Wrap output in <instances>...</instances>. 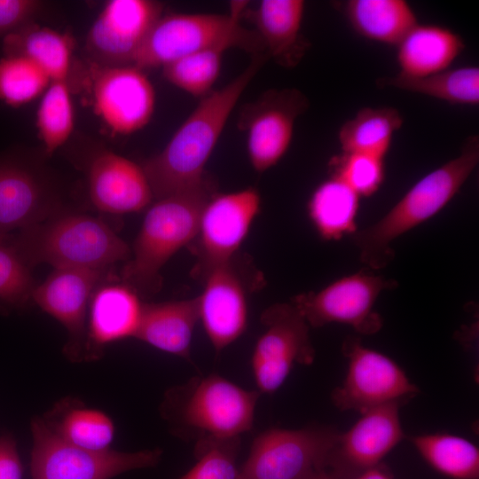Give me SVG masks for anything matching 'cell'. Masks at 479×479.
Returning <instances> with one entry per match:
<instances>
[{
    "mask_svg": "<svg viewBox=\"0 0 479 479\" xmlns=\"http://www.w3.org/2000/svg\"><path fill=\"white\" fill-rule=\"evenodd\" d=\"M228 50L218 46L205 49L162 67L165 79L193 97H205L219 76L223 53Z\"/></svg>",
    "mask_w": 479,
    "mask_h": 479,
    "instance_id": "cell-33",
    "label": "cell"
},
{
    "mask_svg": "<svg viewBox=\"0 0 479 479\" xmlns=\"http://www.w3.org/2000/svg\"><path fill=\"white\" fill-rule=\"evenodd\" d=\"M309 106L306 96L297 89L269 90L246 105L238 126L247 134V148L253 169L264 172L287 152L297 118Z\"/></svg>",
    "mask_w": 479,
    "mask_h": 479,
    "instance_id": "cell-14",
    "label": "cell"
},
{
    "mask_svg": "<svg viewBox=\"0 0 479 479\" xmlns=\"http://www.w3.org/2000/svg\"><path fill=\"white\" fill-rule=\"evenodd\" d=\"M261 393L209 374L169 389L161 412L176 431L196 432L198 438L240 437L251 429Z\"/></svg>",
    "mask_w": 479,
    "mask_h": 479,
    "instance_id": "cell-6",
    "label": "cell"
},
{
    "mask_svg": "<svg viewBox=\"0 0 479 479\" xmlns=\"http://www.w3.org/2000/svg\"><path fill=\"white\" fill-rule=\"evenodd\" d=\"M377 84L425 95L452 105L475 106L479 104V67L475 66L450 67L423 77L397 74L377 80Z\"/></svg>",
    "mask_w": 479,
    "mask_h": 479,
    "instance_id": "cell-30",
    "label": "cell"
},
{
    "mask_svg": "<svg viewBox=\"0 0 479 479\" xmlns=\"http://www.w3.org/2000/svg\"><path fill=\"white\" fill-rule=\"evenodd\" d=\"M263 332L251 358L260 393L271 394L284 383L295 364L310 365L315 350L310 326L293 303H275L261 315Z\"/></svg>",
    "mask_w": 479,
    "mask_h": 479,
    "instance_id": "cell-12",
    "label": "cell"
},
{
    "mask_svg": "<svg viewBox=\"0 0 479 479\" xmlns=\"http://www.w3.org/2000/svg\"><path fill=\"white\" fill-rule=\"evenodd\" d=\"M338 436L328 427L268 429L255 438L237 479H299L326 469Z\"/></svg>",
    "mask_w": 479,
    "mask_h": 479,
    "instance_id": "cell-9",
    "label": "cell"
},
{
    "mask_svg": "<svg viewBox=\"0 0 479 479\" xmlns=\"http://www.w3.org/2000/svg\"><path fill=\"white\" fill-rule=\"evenodd\" d=\"M67 82L51 81L37 109L36 127L49 155L68 140L75 127V110Z\"/></svg>",
    "mask_w": 479,
    "mask_h": 479,
    "instance_id": "cell-32",
    "label": "cell"
},
{
    "mask_svg": "<svg viewBox=\"0 0 479 479\" xmlns=\"http://www.w3.org/2000/svg\"><path fill=\"white\" fill-rule=\"evenodd\" d=\"M36 286L30 267L4 242H0V300L12 306H23Z\"/></svg>",
    "mask_w": 479,
    "mask_h": 479,
    "instance_id": "cell-37",
    "label": "cell"
},
{
    "mask_svg": "<svg viewBox=\"0 0 479 479\" xmlns=\"http://www.w3.org/2000/svg\"><path fill=\"white\" fill-rule=\"evenodd\" d=\"M216 193L210 177L200 185L161 199L148 208L123 266L122 282L140 296L161 287V271L181 248L194 240L202 209Z\"/></svg>",
    "mask_w": 479,
    "mask_h": 479,
    "instance_id": "cell-4",
    "label": "cell"
},
{
    "mask_svg": "<svg viewBox=\"0 0 479 479\" xmlns=\"http://www.w3.org/2000/svg\"><path fill=\"white\" fill-rule=\"evenodd\" d=\"M360 197L340 178L330 175L312 192L308 204L310 220L326 240L354 233Z\"/></svg>",
    "mask_w": 479,
    "mask_h": 479,
    "instance_id": "cell-28",
    "label": "cell"
},
{
    "mask_svg": "<svg viewBox=\"0 0 479 479\" xmlns=\"http://www.w3.org/2000/svg\"><path fill=\"white\" fill-rule=\"evenodd\" d=\"M261 205V195L254 187L211 196L202 209L197 234L189 245L196 258L192 271L196 279L239 253Z\"/></svg>",
    "mask_w": 479,
    "mask_h": 479,
    "instance_id": "cell-13",
    "label": "cell"
},
{
    "mask_svg": "<svg viewBox=\"0 0 479 479\" xmlns=\"http://www.w3.org/2000/svg\"><path fill=\"white\" fill-rule=\"evenodd\" d=\"M337 5L357 34L388 45L397 46L418 23L405 0H348Z\"/></svg>",
    "mask_w": 479,
    "mask_h": 479,
    "instance_id": "cell-25",
    "label": "cell"
},
{
    "mask_svg": "<svg viewBox=\"0 0 479 479\" xmlns=\"http://www.w3.org/2000/svg\"><path fill=\"white\" fill-rule=\"evenodd\" d=\"M424 459L453 479H478L479 451L470 441L450 434H427L411 438Z\"/></svg>",
    "mask_w": 479,
    "mask_h": 479,
    "instance_id": "cell-31",
    "label": "cell"
},
{
    "mask_svg": "<svg viewBox=\"0 0 479 479\" xmlns=\"http://www.w3.org/2000/svg\"><path fill=\"white\" fill-rule=\"evenodd\" d=\"M45 184L29 166L11 156L0 158V242L54 213Z\"/></svg>",
    "mask_w": 479,
    "mask_h": 479,
    "instance_id": "cell-20",
    "label": "cell"
},
{
    "mask_svg": "<svg viewBox=\"0 0 479 479\" xmlns=\"http://www.w3.org/2000/svg\"><path fill=\"white\" fill-rule=\"evenodd\" d=\"M41 8L36 0H0V38L34 22Z\"/></svg>",
    "mask_w": 479,
    "mask_h": 479,
    "instance_id": "cell-38",
    "label": "cell"
},
{
    "mask_svg": "<svg viewBox=\"0 0 479 479\" xmlns=\"http://www.w3.org/2000/svg\"><path fill=\"white\" fill-rule=\"evenodd\" d=\"M73 38L66 33L31 22L2 41L5 56L27 58L49 75L51 82L68 80Z\"/></svg>",
    "mask_w": 479,
    "mask_h": 479,
    "instance_id": "cell-26",
    "label": "cell"
},
{
    "mask_svg": "<svg viewBox=\"0 0 479 479\" xmlns=\"http://www.w3.org/2000/svg\"><path fill=\"white\" fill-rule=\"evenodd\" d=\"M403 123V116L394 107H363L339 130L338 141L342 152L385 159L393 136Z\"/></svg>",
    "mask_w": 479,
    "mask_h": 479,
    "instance_id": "cell-29",
    "label": "cell"
},
{
    "mask_svg": "<svg viewBox=\"0 0 479 479\" xmlns=\"http://www.w3.org/2000/svg\"><path fill=\"white\" fill-rule=\"evenodd\" d=\"M199 319L197 297L144 303L136 339L191 361L193 331Z\"/></svg>",
    "mask_w": 479,
    "mask_h": 479,
    "instance_id": "cell-24",
    "label": "cell"
},
{
    "mask_svg": "<svg viewBox=\"0 0 479 479\" xmlns=\"http://www.w3.org/2000/svg\"><path fill=\"white\" fill-rule=\"evenodd\" d=\"M342 349L348 371L342 384L332 393L338 409L362 413L388 404H400L419 392L398 365L364 346L358 337L346 338Z\"/></svg>",
    "mask_w": 479,
    "mask_h": 479,
    "instance_id": "cell-11",
    "label": "cell"
},
{
    "mask_svg": "<svg viewBox=\"0 0 479 479\" xmlns=\"http://www.w3.org/2000/svg\"><path fill=\"white\" fill-rule=\"evenodd\" d=\"M108 271L54 269L47 279L36 285L33 290L31 300L65 327L67 342L64 352L71 361H88L89 304L93 293L102 284Z\"/></svg>",
    "mask_w": 479,
    "mask_h": 479,
    "instance_id": "cell-16",
    "label": "cell"
},
{
    "mask_svg": "<svg viewBox=\"0 0 479 479\" xmlns=\"http://www.w3.org/2000/svg\"><path fill=\"white\" fill-rule=\"evenodd\" d=\"M396 47L398 75L423 77L450 68L466 44L446 27L417 23Z\"/></svg>",
    "mask_w": 479,
    "mask_h": 479,
    "instance_id": "cell-23",
    "label": "cell"
},
{
    "mask_svg": "<svg viewBox=\"0 0 479 479\" xmlns=\"http://www.w3.org/2000/svg\"><path fill=\"white\" fill-rule=\"evenodd\" d=\"M247 5V1H232L228 14L161 15L137 51L132 66L141 70L162 67L186 55L218 46L239 48L252 56L266 53L257 32L240 24Z\"/></svg>",
    "mask_w": 479,
    "mask_h": 479,
    "instance_id": "cell-5",
    "label": "cell"
},
{
    "mask_svg": "<svg viewBox=\"0 0 479 479\" xmlns=\"http://www.w3.org/2000/svg\"><path fill=\"white\" fill-rule=\"evenodd\" d=\"M202 291L197 296L199 319L216 353L238 340L248 319V294L259 289L263 275L239 253L213 266L199 279Z\"/></svg>",
    "mask_w": 479,
    "mask_h": 479,
    "instance_id": "cell-8",
    "label": "cell"
},
{
    "mask_svg": "<svg viewBox=\"0 0 479 479\" xmlns=\"http://www.w3.org/2000/svg\"><path fill=\"white\" fill-rule=\"evenodd\" d=\"M92 204L109 214L139 212L153 200L142 166L111 151L96 154L88 169Z\"/></svg>",
    "mask_w": 479,
    "mask_h": 479,
    "instance_id": "cell-19",
    "label": "cell"
},
{
    "mask_svg": "<svg viewBox=\"0 0 479 479\" xmlns=\"http://www.w3.org/2000/svg\"><path fill=\"white\" fill-rule=\"evenodd\" d=\"M31 268L109 270L127 262L130 249L102 220L82 214H60L22 229L4 242Z\"/></svg>",
    "mask_w": 479,
    "mask_h": 479,
    "instance_id": "cell-3",
    "label": "cell"
},
{
    "mask_svg": "<svg viewBox=\"0 0 479 479\" xmlns=\"http://www.w3.org/2000/svg\"><path fill=\"white\" fill-rule=\"evenodd\" d=\"M162 11L163 4L158 1L106 2L91 25L86 40V49L96 66H132Z\"/></svg>",
    "mask_w": 479,
    "mask_h": 479,
    "instance_id": "cell-15",
    "label": "cell"
},
{
    "mask_svg": "<svg viewBox=\"0 0 479 479\" xmlns=\"http://www.w3.org/2000/svg\"><path fill=\"white\" fill-rule=\"evenodd\" d=\"M32 479H112L128 471L155 467L159 448L137 452L93 451L61 439L43 420L31 422Z\"/></svg>",
    "mask_w": 479,
    "mask_h": 479,
    "instance_id": "cell-7",
    "label": "cell"
},
{
    "mask_svg": "<svg viewBox=\"0 0 479 479\" xmlns=\"http://www.w3.org/2000/svg\"><path fill=\"white\" fill-rule=\"evenodd\" d=\"M299 479H333L332 476L324 468L312 470Z\"/></svg>",
    "mask_w": 479,
    "mask_h": 479,
    "instance_id": "cell-41",
    "label": "cell"
},
{
    "mask_svg": "<svg viewBox=\"0 0 479 479\" xmlns=\"http://www.w3.org/2000/svg\"><path fill=\"white\" fill-rule=\"evenodd\" d=\"M304 10L302 0H263L248 14L269 59L282 67H295L310 47L301 31Z\"/></svg>",
    "mask_w": 479,
    "mask_h": 479,
    "instance_id": "cell-22",
    "label": "cell"
},
{
    "mask_svg": "<svg viewBox=\"0 0 479 479\" xmlns=\"http://www.w3.org/2000/svg\"><path fill=\"white\" fill-rule=\"evenodd\" d=\"M0 479H22V464L15 440L0 436Z\"/></svg>",
    "mask_w": 479,
    "mask_h": 479,
    "instance_id": "cell-39",
    "label": "cell"
},
{
    "mask_svg": "<svg viewBox=\"0 0 479 479\" xmlns=\"http://www.w3.org/2000/svg\"><path fill=\"white\" fill-rule=\"evenodd\" d=\"M398 410V404L366 410L348 431L339 433L326 466L332 467L333 479H353L378 466L404 437Z\"/></svg>",
    "mask_w": 479,
    "mask_h": 479,
    "instance_id": "cell-18",
    "label": "cell"
},
{
    "mask_svg": "<svg viewBox=\"0 0 479 479\" xmlns=\"http://www.w3.org/2000/svg\"><path fill=\"white\" fill-rule=\"evenodd\" d=\"M479 162V137L466 138L460 153L418 180L376 223L354 232L360 261L381 269L395 255L392 243L440 212L459 192Z\"/></svg>",
    "mask_w": 479,
    "mask_h": 479,
    "instance_id": "cell-2",
    "label": "cell"
},
{
    "mask_svg": "<svg viewBox=\"0 0 479 479\" xmlns=\"http://www.w3.org/2000/svg\"><path fill=\"white\" fill-rule=\"evenodd\" d=\"M141 296L122 283L100 285L93 293L87 317V358L96 359L108 344L135 338L144 303Z\"/></svg>",
    "mask_w": 479,
    "mask_h": 479,
    "instance_id": "cell-21",
    "label": "cell"
},
{
    "mask_svg": "<svg viewBox=\"0 0 479 479\" xmlns=\"http://www.w3.org/2000/svg\"><path fill=\"white\" fill-rule=\"evenodd\" d=\"M240 437H200L194 448L195 465L180 479H237Z\"/></svg>",
    "mask_w": 479,
    "mask_h": 479,
    "instance_id": "cell-35",
    "label": "cell"
},
{
    "mask_svg": "<svg viewBox=\"0 0 479 479\" xmlns=\"http://www.w3.org/2000/svg\"><path fill=\"white\" fill-rule=\"evenodd\" d=\"M329 169L359 197L374 194L385 178L384 159L365 153L342 152L330 160Z\"/></svg>",
    "mask_w": 479,
    "mask_h": 479,
    "instance_id": "cell-36",
    "label": "cell"
},
{
    "mask_svg": "<svg viewBox=\"0 0 479 479\" xmlns=\"http://www.w3.org/2000/svg\"><path fill=\"white\" fill-rule=\"evenodd\" d=\"M42 418L61 439L81 448L104 451L110 449L114 440L112 419L75 399L57 403Z\"/></svg>",
    "mask_w": 479,
    "mask_h": 479,
    "instance_id": "cell-27",
    "label": "cell"
},
{
    "mask_svg": "<svg viewBox=\"0 0 479 479\" xmlns=\"http://www.w3.org/2000/svg\"><path fill=\"white\" fill-rule=\"evenodd\" d=\"M268 59L266 53L252 56L242 73L223 88L201 98L164 149L142 165L153 199L192 189L208 178L206 163L232 111Z\"/></svg>",
    "mask_w": 479,
    "mask_h": 479,
    "instance_id": "cell-1",
    "label": "cell"
},
{
    "mask_svg": "<svg viewBox=\"0 0 479 479\" xmlns=\"http://www.w3.org/2000/svg\"><path fill=\"white\" fill-rule=\"evenodd\" d=\"M93 70L94 110L114 133H134L150 122L155 107L151 81L134 66L98 67Z\"/></svg>",
    "mask_w": 479,
    "mask_h": 479,
    "instance_id": "cell-17",
    "label": "cell"
},
{
    "mask_svg": "<svg viewBox=\"0 0 479 479\" xmlns=\"http://www.w3.org/2000/svg\"><path fill=\"white\" fill-rule=\"evenodd\" d=\"M395 279L360 271L344 276L318 291L299 294L292 302L310 326L330 323L350 326L362 334L377 333L382 326L381 316L373 310L381 293L397 287Z\"/></svg>",
    "mask_w": 479,
    "mask_h": 479,
    "instance_id": "cell-10",
    "label": "cell"
},
{
    "mask_svg": "<svg viewBox=\"0 0 479 479\" xmlns=\"http://www.w3.org/2000/svg\"><path fill=\"white\" fill-rule=\"evenodd\" d=\"M353 479H391L384 471L377 467L369 468Z\"/></svg>",
    "mask_w": 479,
    "mask_h": 479,
    "instance_id": "cell-40",
    "label": "cell"
},
{
    "mask_svg": "<svg viewBox=\"0 0 479 479\" xmlns=\"http://www.w3.org/2000/svg\"><path fill=\"white\" fill-rule=\"evenodd\" d=\"M51 83L49 75L34 61L20 56L0 59V100L19 107L44 93Z\"/></svg>",
    "mask_w": 479,
    "mask_h": 479,
    "instance_id": "cell-34",
    "label": "cell"
}]
</instances>
